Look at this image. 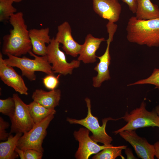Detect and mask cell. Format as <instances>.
<instances>
[{"mask_svg": "<svg viewBox=\"0 0 159 159\" xmlns=\"http://www.w3.org/2000/svg\"><path fill=\"white\" fill-rule=\"evenodd\" d=\"M12 28L3 38L2 54L19 57L32 51L29 30L24 19L23 13L19 12L13 14L9 20Z\"/></svg>", "mask_w": 159, "mask_h": 159, "instance_id": "1", "label": "cell"}, {"mask_svg": "<svg viewBox=\"0 0 159 159\" xmlns=\"http://www.w3.org/2000/svg\"><path fill=\"white\" fill-rule=\"evenodd\" d=\"M126 30L127 39L130 42L150 47L159 46V17L139 20L132 16Z\"/></svg>", "mask_w": 159, "mask_h": 159, "instance_id": "2", "label": "cell"}, {"mask_svg": "<svg viewBox=\"0 0 159 159\" xmlns=\"http://www.w3.org/2000/svg\"><path fill=\"white\" fill-rule=\"evenodd\" d=\"M29 54L34 58V59L25 56L20 57L8 54V58L4 59V61L8 65L19 69L22 75L31 81L36 80V71L43 72L47 75H54L46 55L39 56L32 51Z\"/></svg>", "mask_w": 159, "mask_h": 159, "instance_id": "3", "label": "cell"}, {"mask_svg": "<svg viewBox=\"0 0 159 159\" xmlns=\"http://www.w3.org/2000/svg\"><path fill=\"white\" fill-rule=\"evenodd\" d=\"M146 104L143 101L139 107L130 112L127 111L122 119L127 122L124 126L113 132L115 135L126 130H135L137 129L149 127H159V116L155 109L151 111L146 109Z\"/></svg>", "mask_w": 159, "mask_h": 159, "instance_id": "4", "label": "cell"}, {"mask_svg": "<svg viewBox=\"0 0 159 159\" xmlns=\"http://www.w3.org/2000/svg\"><path fill=\"white\" fill-rule=\"evenodd\" d=\"M87 108V116L81 120L67 117V121L71 124L81 125L88 129L92 133L91 138L97 143H100L106 145H109L112 141V138L106 132V127L107 122L110 120H117L122 119L121 117L115 119L109 117L102 120V125H100L98 118L94 116L91 112V105L90 99L88 97L85 99Z\"/></svg>", "mask_w": 159, "mask_h": 159, "instance_id": "5", "label": "cell"}, {"mask_svg": "<svg viewBox=\"0 0 159 159\" xmlns=\"http://www.w3.org/2000/svg\"><path fill=\"white\" fill-rule=\"evenodd\" d=\"M54 115H49L35 124L28 132L23 133L18 141L17 147L23 150L32 149L43 153L42 143L47 134V129L54 118Z\"/></svg>", "mask_w": 159, "mask_h": 159, "instance_id": "6", "label": "cell"}, {"mask_svg": "<svg viewBox=\"0 0 159 159\" xmlns=\"http://www.w3.org/2000/svg\"><path fill=\"white\" fill-rule=\"evenodd\" d=\"M59 42L54 37L51 39L47 46L46 55L49 63L52 64V68L54 73H58L64 76L71 74L74 68L80 66V61L74 60L68 62L64 52L59 48Z\"/></svg>", "mask_w": 159, "mask_h": 159, "instance_id": "7", "label": "cell"}, {"mask_svg": "<svg viewBox=\"0 0 159 159\" xmlns=\"http://www.w3.org/2000/svg\"><path fill=\"white\" fill-rule=\"evenodd\" d=\"M106 27L108 34V37L106 40L107 47L103 55L100 57L97 56L100 61L94 68L97 73V75L92 78V85L96 88L100 87L104 82L111 79L109 69L111 61L110 47L117 30V25L114 23L108 22L106 25Z\"/></svg>", "mask_w": 159, "mask_h": 159, "instance_id": "8", "label": "cell"}, {"mask_svg": "<svg viewBox=\"0 0 159 159\" xmlns=\"http://www.w3.org/2000/svg\"><path fill=\"white\" fill-rule=\"evenodd\" d=\"M12 97L15 103V109L12 117L10 134L24 133L31 129L35 124L30 115L28 105L26 104L18 94L14 93Z\"/></svg>", "mask_w": 159, "mask_h": 159, "instance_id": "9", "label": "cell"}, {"mask_svg": "<svg viewBox=\"0 0 159 159\" xmlns=\"http://www.w3.org/2000/svg\"><path fill=\"white\" fill-rule=\"evenodd\" d=\"M90 132L85 127L74 132V137L79 142L78 148L75 155L76 159H88L92 155L96 154L112 145H99L89 136Z\"/></svg>", "mask_w": 159, "mask_h": 159, "instance_id": "10", "label": "cell"}, {"mask_svg": "<svg viewBox=\"0 0 159 159\" xmlns=\"http://www.w3.org/2000/svg\"><path fill=\"white\" fill-rule=\"evenodd\" d=\"M120 136L133 147L138 158L142 159H154V145L149 143L144 138L139 136L135 130H126L119 133Z\"/></svg>", "mask_w": 159, "mask_h": 159, "instance_id": "11", "label": "cell"}, {"mask_svg": "<svg viewBox=\"0 0 159 159\" xmlns=\"http://www.w3.org/2000/svg\"><path fill=\"white\" fill-rule=\"evenodd\" d=\"M13 67L8 65L0 53V78L4 84L13 88L21 95H28V89L22 77Z\"/></svg>", "mask_w": 159, "mask_h": 159, "instance_id": "12", "label": "cell"}, {"mask_svg": "<svg viewBox=\"0 0 159 159\" xmlns=\"http://www.w3.org/2000/svg\"><path fill=\"white\" fill-rule=\"evenodd\" d=\"M55 38L62 44V48L67 54L74 57L79 55L82 44H79L73 38L71 27L68 22L65 21L58 26Z\"/></svg>", "mask_w": 159, "mask_h": 159, "instance_id": "13", "label": "cell"}, {"mask_svg": "<svg viewBox=\"0 0 159 159\" xmlns=\"http://www.w3.org/2000/svg\"><path fill=\"white\" fill-rule=\"evenodd\" d=\"M95 12L108 21L115 23L119 19L121 6L118 0H92Z\"/></svg>", "mask_w": 159, "mask_h": 159, "instance_id": "14", "label": "cell"}, {"mask_svg": "<svg viewBox=\"0 0 159 159\" xmlns=\"http://www.w3.org/2000/svg\"><path fill=\"white\" fill-rule=\"evenodd\" d=\"M49 27L40 29H32L29 30V35L32 46V51L35 54L41 56L46 55L47 46L51 39L49 35Z\"/></svg>", "mask_w": 159, "mask_h": 159, "instance_id": "15", "label": "cell"}, {"mask_svg": "<svg viewBox=\"0 0 159 159\" xmlns=\"http://www.w3.org/2000/svg\"><path fill=\"white\" fill-rule=\"evenodd\" d=\"M103 37L96 38L91 34L86 36L84 43L82 46L77 59L85 64L93 63L96 61V53L101 43L105 41Z\"/></svg>", "mask_w": 159, "mask_h": 159, "instance_id": "16", "label": "cell"}, {"mask_svg": "<svg viewBox=\"0 0 159 159\" xmlns=\"http://www.w3.org/2000/svg\"><path fill=\"white\" fill-rule=\"evenodd\" d=\"M32 97L33 101L48 109H53L59 105L61 91L59 89L48 92L37 89L33 92Z\"/></svg>", "mask_w": 159, "mask_h": 159, "instance_id": "17", "label": "cell"}, {"mask_svg": "<svg viewBox=\"0 0 159 159\" xmlns=\"http://www.w3.org/2000/svg\"><path fill=\"white\" fill-rule=\"evenodd\" d=\"M136 18L139 20H148L159 17V8L150 0H136Z\"/></svg>", "mask_w": 159, "mask_h": 159, "instance_id": "18", "label": "cell"}, {"mask_svg": "<svg viewBox=\"0 0 159 159\" xmlns=\"http://www.w3.org/2000/svg\"><path fill=\"white\" fill-rule=\"evenodd\" d=\"M22 133H18L14 136L10 134L7 139L0 143V159H14L19 156L15 151L18 141Z\"/></svg>", "mask_w": 159, "mask_h": 159, "instance_id": "19", "label": "cell"}, {"mask_svg": "<svg viewBox=\"0 0 159 159\" xmlns=\"http://www.w3.org/2000/svg\"><path fill=\"white\" fill-rule=\"evenodd\" d=\"M29 113L35 124H37L49 115L55 114L54 109H48L33 101L28 105Z\"/></svg>", "mask_w": 159, "mask_h": 159, "instance_id": "20", "label": "cell"}, {"mask_svg": "<svg viewBox=\"0 0 159 159\" xmlns=\"http://www.w3.org/2000/svg\"><path fill=\"white\" fill-rule=\"evenodd\" d=\"M127 147V145L114 146L112 145L96 154L92 158L93 159H115L120 156L122 158L124 159L122 155V151Z\"/></svg>", "mask_w": 159, "mask_h": 159, "instance_id": "21", "label": "cell"}, {"mask_svg": "<svg viewBox=\"0 0 159 159\" xmlns=\"http://www.w3.org/2000/svg\"><path fill=\"white\" fill-rule=\"evenodd\" d=\"M13 0H0V21L6 22L17 11L13 5Z\"/></svg>", "mask_w": 159, "mask_h": 159, "instance_id": "22", "label": "cell"}, {"mask_svg": "<svg viewBox=\"0 0 159 159\" xmlns=\"http://www.w3.org/2000/svg\"><path fill=\"white\" fill-rule=\"evenodd\" d=\"M15 109V103L13 97L5 99H0V112L9 117L10 119L13 116Z\"/></svg>", "mask_w": 159, "mask_h": 159, "instance_id": "23", "label": "cell"}, {"mask_svg": "<svg viewBox=\"0 0 159 159\" xmlns=\"http://www.w3.org/2000/svg\"><path fill=\"white\" fill-rule=\"evenodd\" d=\"M145 84L154 85L159 90V69L155 68L151 74L148 78L139 80L128 85Z\"/></svg>", "mask_w": 159, "mask_h": 159, "instance_id": "24", "label": "cell"}, {"mask_svg": "<svg viewBox=\"0 0 159 159\" xmlns=\"http://www.w3.org/2000/svg\"><path fill=\"white\" fill-rule=\"evenodd\" d=\"M59 75L56 77L54 75H47L43 79V83L45 87L51 90L55 89L59 83Z\"/></svg>", "mask_w": 159, "mask_h": 159, "instance_id": "25", "label": "cell"}, {"mask_svg": "<svg viewBox=\"0 0 159 159\" xmlns=\"http://www.w3.org/2000/svg\"><path fill=\"white\" fill-rule=\"evenodd\" d=\"M10 126L9 123L5 121L3 118L0 117V140H6L10 135L9 133L7 132L6 130Z\"/></svg>", "mask_w": 159, "mask_h": 159, "instance_id": "26", "label": "cell"}, {"mask_svg": "<svg viewBox=\"0 0 159 159\" xmlns=\"http://www.w3.org/2000/svg\"><path fill=\"white\" fill-rule=\"evenodd\" d=\"M25 159H41L43 153L32 149L24 150Z\"/></svg>", "mask_w": 159, "mask_h": 159, "instance_id": "27", "label": "cell"}, {"mask_svg": "<svg viewBox=\"0 0 159 159\" xmlns=\"http://www.w3.org/2000/svg\"><path fill=\"white\" fill-rule=\"evenodd\" d=\"M126 4L130 10L133 13L135 14L137 8L136 0H122Z\"/></svg>", "mask_w": 159, "mask_h": 159, "instance_id": "28", "label": "cell"}, {"mask_svg": "<svg viewBox=\"0 0 159 159\" xmlns=\"http://www.w3.org/2000/svg\"><path fill=\"white\" fill-rule=\"evenodd\" d=\"M125 150L127 159H137L134 155L132 150L130 148L127 147Z\"/></svg>", "mask_w": 159, "mask_h": 159, "instance_id": "29", "label": "cell"}, {"mask_svg": "<svg viewBox=\"0 0 159 159\" xmlns=\"http://www.w3.org/2000/svg\"><path fill=\"white\" fill-rule=\"evenodd\" d=\"M15 151L17 153L21 159H25L24 150L20 149L17 147L15 149Z\"/></svg>", "mask_w": 159, "mask_h": 159, "instance_id": "30", "label": "cell"}, {"mask_svg": "<svg viewBox=\"0 0 159 159\" xmlns=\"http://www.w3.org/2000/svg\"><path fill=\"white\" fill-rule=\"evenodd\" d=\"M154 149L155 151V156L159 159V141H157L154 144Z\"/></svg>", "mask_w": 159, "mask_h": 159, "instance_id": "31", "label": "cell"}, {"mask_svg": "<svg viewBox=\"0 0 159 159\" xmlns=\"http://www.w3.org/2000/svg\"><path fill=\"white\" fill-rule=\"evenodd\" d=\"M155 110L159 116V105H158L155 107Z\"/></svg>", "mask_w": 159, "mask_h": 159, "instance_id": "32", "label": "cell"}, {"mask_svg": "<svg viewBox=\"0 0 159 159\" xmlns=\"http://www.w3.org/2000/svg\"><path fill=\"white\" fill-rule=\"evenodd\" d=\"M13 0L14 1V2L19 3L22 1L23 0Z\"/></svg>", "mask_w": 159, "mask_h": 159, "instance_id": "33", "label": "cell"}]
</instances>
